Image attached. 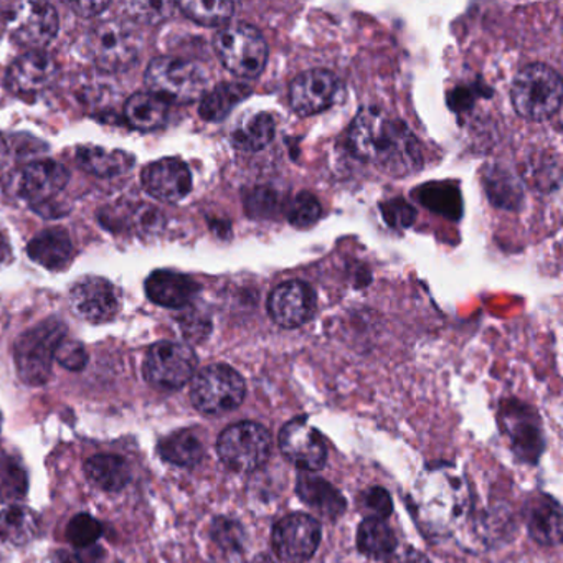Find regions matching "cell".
Wrapping results in <instances>:
<instances>
[{"instance_id": "obj_8", "label": "cell", "mask_w": 563, "mask_h": 563, "mask_svg": "<svg viewBox=\"0 0 563 563\" xmlns=\"http://www.w3.org/2000/svg\"><path fill=\"white\" fill-rule=\"evenodd\" d=\"M197 356L187 344L161 341L146 354L145 377L159 390H179L194 379Z\"/></svg>"}, {"instance_id": "obj_41", "label": "cell", "mask_w": 563, "mask_h": 563, "mask_svg": "<svg viewBox=\"0 0 563 563\" xmlns=\"http://www.w3.org/2000/svg\"><path fill=\"white\" fill-rule=\"evenodd\" d=\"M246 210L256 218L273 217L278 211L279 197L272 188L258 187L245 200Z\"/></svg>"}, {"instance_id": "obj_35", "label": "cell", "mask_w": 563, "mask_h": 563, "mask_svg": "<svg viewBox=\"0 0 563 563\" xmlns=\"http://www.w3.org/2000/svg\"><path fill=\"white\" fill-rule=\"evenodd\" d=\"M27 471L14 457H0V504L14 503L27 494Z\"/></svg>"}, {"instance_id": "obj_46", "label": "cell", "mask_w": 563, "mask_h": 563, "mask_svg": "<svg viewBox=\"0 0 563 563\" xmlns=\"http://www.w3.org/2000/svg\"><path fill=\"white\" fill-rule=\"evenodd\" d=\"M104 552L101 547L94 545L78 549L77 560L78 563H101L103 562Z\"/></svg>"}, {"instance_id": "obj_21", "label": "cell", "mask_w": 563, "mask_h": 563, "mask_svg": "<svg viewBox=\"0 0 563 563\" xmlns=\"http://www.w3.org/2000/svg\"><path fill=\"white\" fill-rule=\"evenodd\" d=\"M197 292L198 285L191 276L171 269H158L146 282V295L162 308H185L191 305Z\"/></svg>"}, {"instance_id": "obj_5", "label": "cell", "mask_w": 563, "mask_h": 563, "mask_svg": "<svg viewBox=\"0 0 563 563\" xmlns=\"http://www.w3.org/2000/svg\"><path fill=\"white\" fill-rule=\"evenodd\" d=\"M151 93L175 103L200 100L207 91L208 73L202 65L177 57H159L146 70Z\"/></svg>"}, {"instance_id": "obj_38", "label": "cell", "mask_w": 563, "mask_h": 563, "mask_svg": "<svg viewBox=\"0 0 563 563\" xmlns=\"http://www.w3.org/2000/svg\"><path fill=\"white\" fill-rule=\"evenodd\" d=\"M103 533V527L90 514H78L68 524L67 536L68 540L73 543L77 549H84V547L94 545L96 540Z\"/></svg>"}, {"instance_id": "obj_31", "label": "cell", "mask_w": 563, "mask_h": 563, "mask_svg": "<svg viewBox=\"0 0 563 563\" xmlns=\"http://www.w3.org/2000/svg\"><path fill=\"white\" fill-rule=\"evenodd\" d=\"M275 119L269 113H256L242 119L232 131V142L237 149L246 152H258L265 149L275 138Z\"/></svg>"}, {"instance_id": "obj_12", "label": "cell", "mask_w": 563, "mask_h": 563, "mask_svg": "<svg viewBox=\"0 0 563 563\" xmlns=\"http://www.w3.org/2000/svg\"><path fill=\"white\" fill-rule=\"evenodd\" d=\"M343 93V81L322 68L302 71L289 87V103L299 116H314L331 107Z\"/></svg>"}, {"instance_id": "obj_45", "label": "cell", "mask_w": 563, "mask_h": 563, "mask_svg": "<svg viewBox=\"0 0 563 563\" xmlns=\"http://www.w3.org/2000/svg\"><path fill=\"white\" fill-rule=\"evenodd\" d=\"M389 562L387 563H432L422 552L418 550L409 549L395 550L392 555L389 556Z\"/></svg>"}, {"instance_id": "obj_36", "label": "cell", "mask_w": 563, "mask_h": 563, "mask_svg": "<svg viewBox=\"0 0 563 563\" xmlns=\"http://www.w3.org/2000/svg\"><path fill=\"white\" fill-rule=\"evenodd\" d=\"M286 217L296 229H309L312 225L318 223L319 218L322 217V207L314 195L309 194V192H301L288 205Z\"/></svg>"}, {"instance_id": "obj_37", "label": "cell", "mask_w": 563, "mask_h": 563, "mask_svg": "<svg viewBox=\"0 0 563 563\" xmlns=\"http://www.w3.org/2000/svg\"><path fill=\"white\" fill-rule=\"evenodd\" d=\"M211 539L225 552H242L245 547V530L237 520L220 517L211 524Z\"/></svg>"}, {"instance_id": "obj_24", "label": "cell", "mask_w": 563, "mask_h": 563, "mask_svg": "<svg viewBox=\"0 0 563 563\" xmlns=\"http://www.w3.org/2000/svg\"><path fill=\"white\" fill-rule=\"evenodd\" d=\"M27 253L32 262L54 272V269L65 268L71 262L73 245L65 230L50 229L38 233L28 243Z\"/></svg>"}, {"instance_id": "obj_40", "label": "cell", "mask_w": 563, "mask_h": 563, "mask_svg": "<svg viewBox=\"0 0 563 563\" xmlns=\"http://www.w3.org/2000/svg\"><path fill=\"white\" fill-rule=\"evenodd\" d=\"M55 360L71 372H80L87 367L88 354L83 344L64 337L61 343L58 344L57 351H55Z\"/></svg>"}, {"instance_id": "obj_19", "label": "cell", "mask_w": 563, "mask_h": 563, "mask_svg": "<svg viewBox=\"0 0 563 563\" xmlns=\"http://www.w3.org/2000/svg\"><path fill=\"white\" fill-rule=\"evenodd\" d=\"M57 73V64L50 55L32 50L11 65L8 71V87L15 94L31 96L47 90L54 83Z\"/></svg>"}, {"instance_id": "obj_49", "label": "cell", "mask_w": 563, "mask_h": 563, "mask_svg": "<svg viewBox=\"0 0 563 563\" xmlns=\"http://www.w3.org/2000/svg\"><path fill=\"white\" fill-rule=\"evenodd\" d=\"M250 563H273L272 559H268L266 555L255 556Z\"/></svg>"}, {"instance_id": "obj_9", "label": "cell", "mask_w": 563, "mask_h": 563, "mask_svg": "<svg viewBox=\"0 0 563 563\" xmlns=\"http://www.w3.org/2000/svg\"><path fill=\"white\" fill-rule=\"evenodd\" d=\"M94 64L106 71H122L138 61L141 37L133 25L111 21L97 25L90 35Z\"/></svg>"}, {"instance_id": "obj_34", "label": "cell", "mask_w": 563, "mask_h": 563, "mask_svg": "<svg viewBox=\"0 0 563 563\" xmlns=\"http://www.w3.org/2000/svg\"><path fill=\"white\" fill-rule=\"evenodd\" d=\"M195 24L204 27L225 25L233 18L235 4L229 0H188L177 5Z\"/></svg>"}, {"instance_id": "obj_20", "label": "cell", "mask_w": 563, "mask_h": 563, "mask_svg": "<svg viewBox=\"0 0 563 563\" xmlns=\"http://www.w3.org/2000/svg\"><path fill=\"white\" fill-rule=\"evenodd\" d=\"M501 418L514 451L522 460L536 463L543 449L542 428L536 412L522 405H507Z\"/></svg>"}, {"instance_id": "obj_48", "label": "cell", "mask_w": 563, "mask_h": 563, "mask_svg": "<svg viewBox=\"0 0 563 563\" xmlns=\"http://www.w3.org/2000/svg\"><path fill=\"white\" fill-rule=\"evenodd\" d=\"M9 162H11V149L5 139L0 136V175L4 174Z\"/></svg>"}, {"instance_id": "obj_43", "label": "cell", "mask_w": 563, "mask_h": 563, "mask_svg": "<svg viewBox=\"0 0 563 563\" xmlns=\"http://www.w3.org/2000/svg\"><path fill=\"white\" fill-rule=\"evenodd\" d=\"M383 217L392 227H410L415 220V210L406 202L393 200L382 205Z\"/></svg>"}, {"instance_id": "obj_30", "label": "cell", "mask_w": 563, "mask_h": 563, "mask_svg": "<svg viewBox=\"0 0 563 563\" xmlns=\"http://www.w3.org/2000/svg\"><path fill=\"white\" fill-rule=\"evenodd\" d=\"M41 532V519L27 507H9L0 513V540L11 545H27Z\"/></svg>"}, {"instance_id": "obj_47", "label": "cell", "mask_w": 563, "mask_h": 563, "mask_svg": "<svg viewBox=\"0 0 563 563\" xmlns=\"http://www.w3.org/2000/svg\"><path fill=\"white\" fill-rule=\"evenodd\" d=\"M106 8V2H78V4H71V9H74L77 14L83 15V18H93V15L100 14Z\"/></svg>"}, {"instance_id": "obj_18", "label": "cell", "mask_w": 563, "mask_h": 563, "mask_svg": "<svg viewBox=\"0 0 563 563\" xmlns=\"http://www.w3.org/2000/svg\"><path fill=\"white\" fill-rule=\"evenodd\" d=\"M141 181L151 197L165 204L181 202L192 191L191 169L177 158H164L151 162L142 171Z\"/></svg>"}, {"instance_id": "obj_15", "label": "cell", "mask_w": 563, "mask_h": 563, "mask_svg": "<svg viewBox=\"0 0 563 563\" xmlns=\"http://www.w3.org/2000/svg\"><path fill=\"white\" fill-rule=\"evenodd\" d=\"M68 182V172L60 162L37 161L25 165L12 179V191L32 207H44L60 195Z\"/></svg>"}, {"instance_id": "obj_42", "label": "cell", "mask_w": 563, "mask_h": 563, "mask_svg": "<svg viewBox=\"0 0 563 563\" xmlns=\"http://www.w3.org/2000/svg\"><path fill=\"white\" fill-rule=\"evenodd\" d=\"M363 506L372 519L386 520L392 514L393 503L383 487H370L363 494Z\"/></svg>"}, {"instance_id": "obj_10", "label": "cell", "mask_w": 563, "mask_h": 563, "mask_svg": "<svg viewBox=\"0 0 563 563\" xmlns=\"http://www.w3.org/2000/svg\"><path fill=\"white\" fill-rule=\"evenodd\" d=\"M418 507L435 527L446 529L467 513L468 496L463 481L449 474H433L420 494Z\"/></svg>"}, {"instance_id": "obj_27", "label": "cell", "mask_w": 563, "mask_h": 563, "mask_svg": "<svg viewBox=\"0 0 563 563\" xmlns=\"http://www.w3.org/2000/svg\"><path fill=\"white\" fill-rule=\"evenodd\" d=\"M169 115V103L158 94L136 93L126 101L125 116L129 126L139 131L161 128Z\"/></svg>"}, {"instance_id": "obj_17", "label": "cell", "mask_w": 563, "mask_h": 563, "mask_svg": "<svg viewBox=\"0 0 563 563\" xmlns=\"http://www.w3.org/2000/svg\"><path fill=\"white\" fill-rule=\"evenodd\" d=\"M318 299L314 289L305 282L283 283L268 298L269 318L286 329L301 328L311 321Z\"/></svg>"}, {"instance_id": "obj_6", "label": "cell", "mask_w": 563, "mask_h": 563, "mask_svg": "<svg viewBox=\"0 0 563 563\" xmlns=\"http://www.w3.org/2000/svg\"><path fill=\"white\" fill-rule=\"evenodd\" d=\"M217 451L229 470L253 473L272 457V435L260 423H235L218 436Z\"/></svg>"}, {"instance_id": "obj_26", "label": "cell", "mask_w": 563, "mask_h": 563, "mask_svg": "<svg viewBox=\"0 0 563 563\" xmlns=\"http://www.w3.org/2000/svg\"><path fill=\"white\" fill-rule=\"evenodd\" d=\"M81 168L96 177H118L128 174L135 165V158L118 149H104L101 146H81L77 151Z\"/></svg>"}, {"instance_id": "obj_25", "label": "cell", "mask_w": 563, "mask_h": 563, "mask_svg": "<svg viewBox=\"0 0 563 563\" xmlns=\"http://www.w3.org/2000/svg\"><path fill=\"white\" fill-rule=\"evenodd\" d=\"M88 481L106 493H119L133 478L131 467L116 455H96L84 463Z\"/></svg>"}, {"instance_id": "obj_3", "label": "cell", "mask_w": 563, "mask_h": 563, "mask_svg": "<svg viewBox=\"0 0 563 563\" xmlns=\"http://www.w3.org/2000/svg\"><path fill=\"white\" fill-rule=\"evenodd\" d=\"M64 337H67V328L57 319L41 322L19 337L14 359L22 382L41 387L50 380L55 351Z\"/></svg>"}, {"instance_id": "obj_44", "label": "cell", "mask_w": 563, "mask_h": 563, "mask_svg": "<svg viewBox=\"0 0 563 563\" xmlns=\"http://www.w3.org/2000/svg\"><path fill=\"white\" fill-rule=\"evenodd\" d=\"M182 329H184L185 337L188 341H194V343H200L210 332V325L197 315H185Z\"/></svg>"}, {"instance_id": "obj_11", "label": "cell", "mask_w": 563, "mask_h": 563, "mask_svg": "<svg viewBox=\"0 0 563 563\" xmlns=\"http://www.w3.org/2000/svg\"><path fill=\"white\" fill-rule=\"evenodd\" d=\"M319 543H321V526L308 514H291L273 527V552L283 562H308L318 550Z\"/></svg>"}, {"instance_id": "obj_22", "label": "cell", "mask_w": 563, "mask_h": 563, "mask_svg": "<svg viewBox=\"0 0 563 563\" xmlns=\"http://www.w3.org/2000/svg\"><path fill=\"white\" fill-rule=\"evenodd\" d=\"M296 493L306 506L329 520H335L346 513L347 503L337 487L312 473L299 474Z\"/></svg>"}, {"instance_id": "obj_39", "label": "cell", "mask_w": 563, "mask_h": 563, "mask_svg": "<svg viewBox=\"0 0 563 563\" xmlns=\"http://www.w3.org/2000/svg\"><path fill=\"white\" fill-rule=\"evenodd\" d=\"M128 15L141 24L158 25L174 14L175 5L171 2H129L125 5Z\"/></svg>"}, {"instance_id": "obj_7", "label": "cell", "mask_w": 563, "mask_h": 563, "mask_svg": "<svg viewBox=\"0 0 563 563\" xmlns=\"http://www.w3.org/2000/svg\"><path fill=\"white\" fill-rule=\"evenodd\" d=\"M246 395L243 377L227 364L205 367L194 377L191 400L205 415H223L242 405Z\"/></svg>"}, {"instance_id": "obj_2", "label": "cell", "mask_w": 563, "mask_h": 563, "mask_svg": "<svg viewBox=\"0 0 563 563\" xmlns=\"http://www.w3.org/2000/svg\"><path fill=\"white\" fill-rule=\"evenodd\" d=\"M560 74L549 65L532 64L514 78L510 100L517 115L529 122L552 118L562 104Z\"/></svg>"}, {"instance_id": "obj_14", "label": "cell", "mask_w": 563, "mask_h": 563, "mask_svg": "<svg viewBox=\"0 0 563 563\" xmlns=\"http://www.w3.org/2000/svg\"><path fill=\"white\" fill-rule=\"evenodd\" d=\"M278 441L283 457L306 473L322 470L328 463L324 436L309 425L306 418H295L286 423L279 432Z\"/></svg>"}, {"instance_id": "obj_1", "label": "cell", "mask_w": 563, "mask_h": 563, "mask_svg": "<svg viewBox=\"0 0 563 563\" xmlns=\"http://www.w3.org/2000/svg\"><path fill=\"white\" fill-rule=\"evenodd\" d=\"M351 151L383 174L405 177L423 165L422 148L402 119L377 106L363 107L349 131Z\"/></svg>"}, {"instance_id": "obj_4", "label": "cell", "mask_w": 563, "mask_h": 563, "mask_svg": "<svg viewBox=\"0 0 563 563\" xmlns=\"http://www.w3.org/2000/svg\"><path fill=\"white\" fill-rule=\"evenodd\" d=\"M214 45L221 65L243 80H255L268 64V44L253 25L221 28Z\"/></svg>"}, {"instance_id": "obj_33", "label": "cell", "mask_w": 563, "mask_h": 563, "mask_svg": "<svg viewBox=\"0 0 563 563\" xmlns=\"http://www.w3.org/2000/svg\"><path fill=\"white\" fill-rule=\"evenodd\" d=\"M416 194H418V200L422 202V205H425L429 210L445 215L451 220L461 217L463 202H461L460 188L457 185L435 182V184H426Z\"/></svg>"}, {"instance_id": "obj_16", "label": "cell", "mask_w": 563, "mask_h": 563, "mask_svg": "<svg viewBox=\"0 0 563 563\" xmlns=\"http://www.w3.org/2000/svg\"><path fill=\"white\" fill-rule=\"evenodd\" d=\"M58 25L57 11L50 4L24 2L15 5L9 31L19 45L38 50L57 37Z\"/></svg>"}, {"instance_id": "obj_28", "label": "cell", "mask_w": 563, "mask_h": 563, "mask_svg": "<svg viewBox=\"0 0 563 563\" xmlns=\"http://www.w3.org/2000/svg\"><path fill=\"white\" fill-rule=\"evenodd\" d=\"M252 88L245 83H220L202 97L198 115L205 122H223L237 104L250 96Z\"/></svg>"}, {"instance_id": "obj_29", "label": "cell", "mask_w": 563, "mask_h": 563, "mask_svg": "<svg viewBox=\"0 0 563 563\" xmlns=\"http://www.w3.org/2000/svg\"><path fill=\"white\" fill-rule=\"evenodd\" d=\"M158 453L165 463L179 468H195L204 460V445L194 433L179 429L161 439Z\"/></svg>"}, {"instance_id": "obj_23", "label": "cell", "mask_w": 563, "mask_h": 563, "mask_svg": "<svg viewBox=\"0 0 563 563\" xmlns=\"http://www.w3.org/2000/svg\"><path fill=\"white\" fill-rule=\"evenodd\" d=\"M562 509L552 496L540 494L527 507V527L530 537L540 545L552 547L562 542Z\"/></svg>"}, {"instance_id": "obj_32", "label": "cell", "mask_w": 563, "mask_h": 563, "mask_svg": "<svg viewBox=\"0 0 563 563\" xmlns=\"http://www.w3.org/2000/svg\"><path fill=\"white\" fill-rule=\"evenodd\" d=\"M357 545L364 555L389 559L397 550V537L386 520L367 517L357 532Z\"/></svg>"}, {"instance_id": "obj_13", "label": "cell", "mask_w": 563, "mask_h": 563, "mask_svg": "<svg viewBox=\"0 0 563 563\" xmlns=\"http://www.w3.org/2000/svg\"><path fill=\"white\" fill-rule=\"evenodd\" d=\"M71 311L91 324L111 321L122 308V298L113 283L97 276L78 279L68 292Z\"/></svg>"}]
</instances>
